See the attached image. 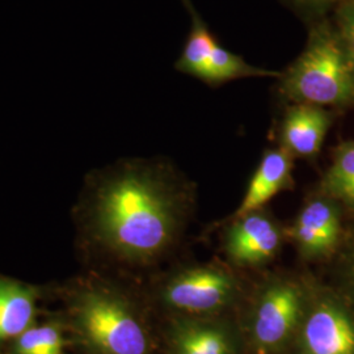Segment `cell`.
Wrapping results in <instances>:
<instances>
[{"instance_id": "6da1fadb", "label": "cell", "mask_w": 354, "mask_h": 354, "mask_svg": "<svg viewBox=\"0 0 354 354\" xmlns=\"http://www.w3.org/2000/svg\"><path fill=\"white\" fill-rule=\"evenodd\" d=\"M99 226L117 251L146 259L169 243L175 219L171 203L153 181L138 174H127L102 192Z\"/></svg>"}, {"instance_id": "7a4b0ae2", "label": "cell", "mask_w": 354, "mask_h": 354, "mask_svg": "<svg viewBox=\"0 0 354 354\" xmlns=\"http://www.w3.org/2000/svg\"><path fill=\"white\" fill-rule=\"evenodd\" d=\"M282 92L298 104L342 105L354 99V67L339 30L320 26L285 73Z\"/></svg>"}, {"instance_id": "3957f363", "label": "cell", "mask_w": 354, "mask_h": 354, "mask_svg": "<svg viewBox=\"0 0 354 354\" xmlns=\"http://www.w3.org/2000/svg\"><path fill=\"white\" fill-rule=\"evenodd\" d=\"M80 319L91 342L106 354H145L147 339L127 306L108 294H87Z\"/></svg>"}, {"instance_id": "277c9868", "label": "cell", "mask_w": 354, "mask_h": 354, "mask_svg": "<svg viewBox=\"0 0 354 354\" xmlns=\"http://www.w3.org/2000/svg\"><path fill=\"white\" fill-rule=\"evenodd\" d=\"M235 292L228 273L215 268H198L172 279L165 298L167 304L187 313H212L225 307Z\"/></svg>"}, {"instance_id": "5b68a950", "label": "cell", "mask_w": 354, "mask_h": 354, "mask_svg": "<svg viewBox=\"0 0 354 354\" xmlns=\"http://www.w3.org/2000/svg\"><path fill=\"white\" fill-rule=\"evenodd\" d=\"M302 311V294L288 282L272 285L257 304L253 333L261 349H276L290 337Z\"/></svg>"}, {"instance_id": "8992f818", "label": "cell", "mask_w": 354, "mask_h": 354, "mask_svg": "<svg viewBox=\"0 0 354 354\" xmlns=\"http://www.w3.org/2000/svg\"><path fill=\"white\" fill-rule=\"evenodd\" d=\"M301 345L304 354H354L353 319L336 304H317L304 322Z\"/></svg>"}, {"instance_id": "52a82bcc", "label": "cell", "mask_w": 354, "mask_h": 354, "mask_svg": "<svg viewBox=\"0 0 354 354\" xmlns=\"http://www.w3.org/2000/svg\"><path fill=\"white\" fill-rule=\"evenodd\" d=\"M279 228L266 215L257 212L241 216L230 230L227 252L241 266H254L269 260L279 250Z\"/></svg>"}, {"instance_id": "ba28073f", "label": "cell", "mask_w": 354, "mask_h": 354, "mask_svg": "<svg viewBox=\"0 0 354 354\" xmlns=\"http://www.w3.org/2000/svg\"><path fill=\"white\" fill-rule=\"evenodd\" d=\"M329 127L328 114L317 105L298 104L286 114L282 125L285 149L299 156L315 155Z\"/></svg>"}, {"instance_id": "9c48e42d", "label": "cell", "mask_w": 354, "mask_h": 354, "mask_svg": "<svg viewBox=\"0 0 354 354\" xmlns=\"http://www.w3.org/2000/svg\"><path fill=\"white\" fill-rule=\"evenodd\" d=\"M339 231V216L333 206L317 200L302 210L292 228V236L304 253L322 254L335 245Z\"/></svg>"}, {"instance_id": "30bf717a", "label": "cell", "mask_w": 354, "mask_h": 354, "mask_svg": "<svg viewBox=\"0 0 354 354\" xmlns=\"http://www.w3.org/2000/svg\"><path fill=\"white\" fill-rule=\"evenodd\" d=\"M290 152L286 149L266 152L253 175L236 215L241 218L257 212L286 185L290 178Z\"/></svg>"}, {"instance_id": "8fae6325", "label": "cell", "mask_w": 354, "mask_h": 354, "mask_svg": "<svg viewBox=\"0 0 354 354\" xmlns=\"http://www.w3.org/2000/svg\"><path fill=\"white\" fill-rule=\"evenodd\" d=\"M35 314V294L21 283L0 279V342L26 332Z\"/></svg>"}, {"instance_id": "7c38bea8", "label": "cell", "mask_w": 354, "mask_h": 354, "mask_svg": "<svg viewBox=\"0 0 354 354\" xmlns=\"http://www.w3.org/2000/svg\"><path fill=\"white\" fill-rule=\"evenodd\" d=\"M176 354H234V345L227 332L218 326L188 323L177 329Z\"/></svg>"}, {"instance_id": "4fadbf2b", "label": "cell", "mask_w": 354, "mask_h": 354, "mask_svg": "<svg viewBox=\"0 0 354 354\" xmlns=\"http://www.w3.org/2000/svg\"><path fill=\"white\" fill-rule=\"evenodd\" d=\"M185 3L188 4L187 0H185ZM189 8L192 17H193V26H192L189 39L184 48L183 55L177 61L176 67L177 70H180L181 73L203 79L206 67L209 64L210 54L214 49L216 42H215L214 38L212 37V35L209 33L203 20L196 15L194 10L190 6Z\"/></svg>"}, {"instance_id": "5bb4252c", "label": "cell", "mask_w": 354, "mask_h": 354, "mask_svg": "<svg viewBox=\"0 0 354 354\" xmlns=\"http://www.w3.org/2000/svg\"><path fill=\"white\" fill-rule=\"evenodd\" d=\"M247 76H279V74L276 71H268L259 67H253L241 57L232 54L231 51L226 50L216 44L210 54L203 80L210 83H219L230 79Z\"/></svg>"}, {"instance_id": "9a60e30c", "label": "cell", "mask_w": 354, "mask_h": 354, "mask_svg": "<svg viewBox=\"0 0 354 354\" xmlns=\"http://www.w3.org/2000/svg\"><path fill=\"white\" fill-rule=\"evenodd\" d=\"M326 188L345 203H354V143L340 147L326 177Z\"/></svg>"}, {"instance_id": "2e32d148", "label": "cell", "mask_w": 354, "mask_h": 354, "mask_svg": "<svg viewBox=\"0 0 354 354\" xmlns=\"http://www.w3.org/2000/svg\"><path fill=\"white\" fill-rule=\"evenodd\" d=\"M339 33L354 67V3L342 6L339 12Z\"/></svg>"}, {"instance_id": "e0dca14e", "label": "cell", "mask_w": 354, "mask_h": 354, "mask_svg": "<svg viewBox=\"0 0 354 354\" xmlns=\"http://www.w3.org/2000/svg\"><path fill=\"white\" fill-rule=\"evenodd\" d=\"M16 351L19 354H45L39 328H28L17 340Z\"/></svg>"}, {"instance_id": "ac0fdd59", "label": "cell", "mask_w": 354, "mask_h": 354, "mask_svg": "<svg viewBox=\"0 0 354 354\" xmlns=\"http://www.w3.org/2000/svg\"><path fill=\"white\" fill-rule=\"evenodd\" d=\"M39 332H41V339L44 344L45 354H61L62 339H61L59 332L51 326L39 327Z\"/></svg>"}, {"instance_id": "d6986e66", "label": "cell", "mask_w": 354, "mask_h": 354, "mask_svg": "<svg viewBox=\"0 0 354 354\" xmlns=\"http://www.w3.org/2000/svg\"><path fill=\"white\" fill-rule=\"evenodd\" d=\"M304 1H307V3H329V1H335V0H304Z\"/></svg>"}, {"instance_id": "ffe728a7", "label": "cell", "mask_w": 354, "mask_h": 354, "mask_svg": "<svg viewBox=\"0 0 354 354\" xmlns=\"http://www.w3.org/2000/svg\"><path fill=\"white\" fill-rule=\"evenodd\" d=\"M259 354H266V351H264V349H261V351H260V352H259Z\"/></svg>"}, {"instance_id": "44dd1931", "label": "cell", "mask_w": 354, "mask_h": 354, "mask_svg": "<svg viewBox=\"0 0 354 354\" xmlns=\"http://www.w3.org/2000/svg\"><path fill=\"white\" fill-rule=\"evenodd\" d=\"M353 279H354V266H353Z\"/></svg>"}, {"instance_id": "7402d4cb", "label": "cell", "mask_w": 354, "mask_h": 354, "mask_svg": "<svg viewBox=\"0 0 354 354\" xmlns=\"http://www.w3.org/2000/svg\"><path fill=\"white\" fill-rule=\"evenodd\" d=\"M349 1H353V3H354V0H349Z\"/></svg>"}]
</instances>
